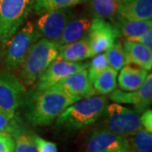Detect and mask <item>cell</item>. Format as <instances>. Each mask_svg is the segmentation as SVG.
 I'll return each instance as SVG.
<instances>
[{"instance_id": "obj_1", "label": "cell", "mask_w": 152, "mask_h": 152, "mask_svg": "<svg viewBox=\"0 0 152 152\" xmlns=\"http://www.w3.org/2000/svg\"><path fill=\"white\" fill-rule=\"evenodd\" d=\"M80 98L56 86L26 91L22 104L26 119L34 126L50 125L67 107Z\"/></svg>"}, {"instance_id": "obj_2", "label": "cell", "mask_w": 152, "mask_h": 152, "mask_svg": "<svg viewBox=\"0 0 152 152\" xmlns=\"http://www.w3.org/2000/svg\"><path fill=\"white\" fill-rule=\"evenodd\" d=\"M107 105V98L102 95L80 99L60 114L56 124L68 129H82L97 121Z\"/></svg>"}, {"instance_id": "obj_3", "label": "cell", "mask_w": 152, "mask_h": 152, "mask_svg": "<svg viewBox=\"0 0 152 152\" xmlns=\"http://www.w3.org/2000/svg\"><path fill=\"white\" fill-rule=\"evenodd\" d=\"M42 37L35 24L28 21L4 42L0 51V64L10 71L19 69L31 48Z\"/></svg>"}, {"instance_id": "obj_4", "label": "cell", "mask_w": 152, "mask_h": 152, "mask_svg": "<svg viewBox=\"0 0 152 152\" xmlns=\"http://www.w3.org/2000/svg\"><path fill=\"white\" fill-rule=\"evenodd\" d=\"M59 45L46 38L39 39L31 48L19 73L24 86H32L39 76L58 58Z\"/></svg>"}, {"instance_id": "obj_5", "label": "cell", "mask_w": 152, "mask_h": 152, "mask_svg": "<svg viewBox=\"0 0 152 152\" xmlns=\"http://www.w3.org/2000/svg\"><path fill=\"white\" fill-rule=\"evenodd\" d=\"M34 0H0V42L21 27L33 9Z\"/></svg>"}, {"instance_id": "obj_6", "label": "cell", "mask_w": 152, "mask_h": 152, "mask_svg": "<svg viewBox=\"0 0 152 152\" xmlns=\"http://www.w3.org/2000/svg\"><path fill=\"white\" fill-rule=\"evenodd\" d=\"M103 113L104 129L116 134L127 138L142 129L138 113L119 103L107 105Z\"/></svg>"}, {"instance_id": "obj_7", "label": "cell", "mask_w": 152, "mask_h": 152, "mask_svg": "<svg viewBox=\"0 0 152 152\" xmlns=\"http://www.w3.org/2000/svg\"><path fill=\"white\" fill-rule=\"evenodd\" d=\"M26 86L10 71H0V110L7 113H16L22 104Z\"/></svg>"}, {"instance_id": "obj_8", "label": "cell", "mask_w": 152, "mask_h": 152, "mask_svg": "<svg viewBox=\"0 0 152 152\" xmlns=\"http://www.w3.org/2000/svg\"><path fill=\"white\" fill-rule=\"evenodd\" d=\"M121 37L113 24L100 18H94L87 34L92 56L107 51Z\"/></svg>"}, {"instance_id": "obj_9", "label": "cell", "mask_w": 152, "mask_h": 152, "mask_svg": "<svg viewBox=\"0 0 152 152\" xmlns=\"http://www.w3.org/2000/svg\"><path fill=\"white\" fill-rule=\"evenodd\" d=\"M68 9L42 14L35 24L41 37L58 42L67 24L73 19V12Z\"/></svg>"}, {"instance_id": "obj_10", "label": "cell", "mask_w": 152, "mask_h": 152, "mask_svg": "<svg viewBox=\"0 0 152 152\" xmlns=\"http://www.w3.org/2000/svg\"><path fill=\"white\" fill-rule=\"evenodd\" d=\"M88 64L80 62H67L57 58L47 69L39 76L37 80L36 88L45 90L53 86L56 84L78 71L86 69Z\"/></svg>"}, {"instance_id": "obj_11", "label": "cell", "mask_w": 152, "mask_h": 152, "mask_svg": "<svg viewBox=\"0 0 152 152\" xmlns=\"http://www.w3.org/2000/svg\"><path fill=\"white\" fill-rule=\"evenodd\" d=\"M109 98L116 103L132 104L134 106L137 113H141L149 108L152 102V75L149 74L146 80L140 89L134 91H124L114 90Z\"/></svg>"}, {"instance_id": "obj_12", "label": "cell", "mask_w": 152, "mask_h": 152, "mask_svg": "<svg viewBox=\"0 0 152 152\" xmlns=\"http://www.w3.org/2000/svg\"><path fill=\"white\" fill-rule=\"evenodd\" d=\"M86 152H108L130 150L128 139L106 129L93 131L86 145Z\"/></svg>"}, {"instance_id": "obj_13", "label": "cell", "mask_w": 152, "mask_h": 152, "mask_svg": "<svg viewBox=\"0 0 152 152\" xmlns=\"http://www.w3.org/2000/svg\"><path fill=\"white\" fill-rule=\"evenodd\" d=\"M53 86L61 88L80 99L96 95L92 83L88 77L87 69L72 74Z\"/></svg>"}, {"instance_id": "obj_14", "label": "cell", "mask_w": 152, "mask_h": 152, "mask_svg": "<svg viewBox=\"0 0 152 152\" xmlns=\"http://www.w3.org/2000/svg\"><path fill=\"white\" fill-rule=\"evenodd\" d=\"M125 65L134 64L146 70L152 68V50L139 42L126 40L123 44Z\"/></svg>"}, {"instance_id": "obj_15", "label": "cell", "mask_w": 152, "mask_h": 152, "mask_svg": "<svg viewBox=\"0 0 152 152\" xmlns=\"http://www.w3.org/2000/svg\"><path fill=\"white\" fill-rule=\"evenodd\" d=\"M118 17L127 20H151L152 0H119Z\"/></svg>"}, {"instance_id": "obj_16", "label": "cell", "mask_w": 152, "mask_h": 152, "mask_svg": "<svg viewBox=\"0 0 152 152\" xmlns=\"http://www.w3.org/2000/svg\"><path fill=\"white\" fill-rule=\"evenodd\" d=\"M148 75V70L139 66L124 65L120 69V74L118 77L120 90L124 91H137L146 80Z\"/></svg>"}, {"instance_id": "obj_17", "label": "cell", "mask_w": 152, "mask_h": 152, "mask_svg": "<svg viewBox=\"0 0 152 152\" xmlns=\"http://www.w3.org/2000/svg\"><path fill=\"white\" fill-rule=\"evenodd\" d=\"M58 58L67 62H80L93 58L87 36L75 42L60 46Z\"/></svg>"}, {"instance_id": "obj_18", "label": "cell", "mask_w": 152, "mask_h": 152, "mask_svg": "<svg viewBox=\"0 0 152 152\" xmlns=\"http://www.w3.org/2000/svg\"><path fill=\"white\" fill-rule=\"evenodd\" d=\"M91 25V20L88 18H73L67 24L58 43L59 46H64L81 39L87 36Z\"/></svg>"}, {"instance_id": "obj_19", "label": "cell", "mask_w": 152, "mask_h": 152, "mask_svg": "<svg viewBox=\"0 0 152 152\" xmlns=\"http://www.w3.org/2000/svg\"><path fill=\"white\" fill-rule=\"evenodd\" d=\"M113 25L118 28L120 35L129 41L151 29L152 21L151 20H127L118 17Z\"/></svg>"}, {"instance_id": "obj_20", "label": "cell", "mask_w": 152, "mask_h": 152, "mask_svg": "<svg viewBox=\"0 0 152 152\" xmlns=\"http://www.w3.org/2000/svg\"><path fill=\"white\" fill-rule=\"evenodd\" d=\"M90 7L95 18L117 20L119 10V0H90Z\"/></svg>"}, {"instance_id": "obj_21", "label": "cell", "mask_w": 152, "mask_h": 152, "mask_svg": "<svg viewBox=\"0 0 152 152\" xmlns=\"http://www.w3.org/2000/svg\"><path fill=\"white\" fill-rule=\"evenodd\" d=\"M118 72L111 67H107L101 74H99L93 80L92 86L96 94L107 95L116 90Z\"/></svg>"}, {"instance_id": "obj_22", "label": "cell", "mask_w": 152, "mask_h": 152, "mask_svg": "<svg viewBox=\"0 0 152 152\" xmlns=\"http://www.w3.org/2000/svg\"><path fill=\"white\" fill-rule=\"evenodd\" d=\"M26 131V127L16 113L10 114L0 110V132L7 133L15 138Z\"/></svg>"}, {"instance_id": "obj_23", "label": "cell", "mask_w": 152, "mask_h": 152, "mask_svg": "<svg viewBox=\"0 0 152 152\" xmlns=\"http://www.w3.org/2000/svg\"><path fill=\"white\" fill-rule=\"evenodd\" d=\"M84 1L85 0H34L33 10L36 14L42 15L50 11L68 9Z\"/></svg>"}, {"instance_id": "obj_24", "label": "cell", "mask_w": 152, "mask_h": 152, "mask_svg": "<svg viewBox=\"0 0 152 152\" xmlns=\"http://www.w3.org/2000/svg\"><path fill=\"white\" fill-rule=\"evenodd\" d=\"M130 150L133 152H151L152 135L144 129H140L128 140Z\"/></svg>"}, {"instance_id": "obj_25", "label": "cell", "mask_w": 152, "mask_h": 152, "mask_svg": "<svg viewBox=\"0 0 152 152\" xmlns=\"http://www.w3.org/2000/svg\"><path fill=\"white\" fill-rule=\"evenodd\" d=\"M105 55L109 67H111L117 72L119 71L125 65L124 49L121 42L118 41H117L107 51H106Z\"/></svg>"}, {"instance_id": "obj_26", "label": "cell", "mask_w": 152, "mask_h": 152, "mask_svg": "<svg viewBox=\"0 0 152 152\" xmlns=\"http://www.w3.org/2000/svg\"><path fill=\"white\" fill-rule=\"evenodd\" d=\"M107 67H109V65L105 53H99L94 56L91 64H88V68H87L88 77L91 82L92 83L93 80L96 79V77L99 74H101L104 69H106Z\"/></svg>"}, {"instance_id": "obj_27", "label": "cell", "mask_w": 152, "mask_h": 152, "mask_svg": "<svg viewBox=\"0 0 152 152\" xmlns=\"http://www.w3.org/2000/svg\"><path fill=\"white\" fill-rule=\"evenodd\" d=\"M15 152H37L33 136L26 132L15 137Z\"/></svg>"}, {"instance_id": "obj_28", "label": "cell", "mask_w": 152, "mask_h": 152, "mask_svg": "<svg viewBox=\"0 0 152 152\" xmlns=\"http://www.w3.org/2000/svg\"><path fill=\"white\" fill-rule=\"evenodd\" d=\"M32 136L37 152H58V147L55 143L46 140L38 135Z\"/></svg>"}, {"instance_id": "obj_29", "label": "cell", "mask_w": 152, "mask_h": 152, "mask_svg": "<svg viewBox=\"0 0 152 152\" xmlns=\"http://www.w3.org/2000/svg\"><path fill=\"white\" fill-rule=\"evenodd\" d=\"M15 138L10 134L0 132V152H14Z\"/></svg>"}, {"instance_id": "obj_30", "label": "cell", "mask_w": 152, "mask_h": 152, "mask_svg": "<svg viewBox=\"0 0 152 152\" xmlns=\"http://www.w3.org/2000/svg\"><path fill=\"white\" fill-rule=\"evenodd\" d=\"M140 122L141 127L149 133H152V111L151 109H146L142 113L140 117Z\"/></svg>"}, {"instance_id": "obj_31", "label": "cell", "mask_w": 152, "mask_h": 152, "mask_svg": "<svg viewBox=\"0 0 152 152\" xmlns=\"http://www.w3.org/2000/svg\"><path fill=\"white\" fill-rule=\"evenodd\" d=\"M129 41L141 43L145 46H146L149 48H152V29L148 30L146 32L144 33L141 36H140L138 37L133 38Z\"/></svg>"}, {"instance_id": "obj_32", "label": "cell", "mask_w": 152, "mask_h": 152, "mask_svg": "<svg viewBox=\"0 0 152 152\" xmlns=\"http://www.w3.org/2000/svg\"><path fill=\"white\" fill-rule=\"evenodd\" d=\"M108 152H133L131 150H120V151H113Z\"/></svg>"}]
</instances>
